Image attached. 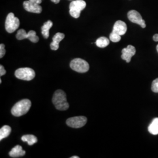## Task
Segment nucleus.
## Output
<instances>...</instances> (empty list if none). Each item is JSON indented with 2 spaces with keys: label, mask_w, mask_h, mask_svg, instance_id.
Returning a JSON list of instances; mask_svg holds the SVG:
<instances>
[{
  "label": "nucleus",
  "mask_w": 158,
  "mask_h": 158,
  "mask_svg": "<svg viewBox=\"0 0 158 158\" xmlns=\"http://www.w3.org/2000/svg\"><path fill=\"white\" fill-rule=\"evenodd\" d=\"M148 131L153 135H158V118H155L153 119L152 123L148 127Z\"/></svg>",
  "instance_id": "dca6fc26"
},
{
  "label": "nucleus",
  "mask_w": 158,
  "mask_h": 158,
  "mask_svg": "<svg viewBox=\"0 0 158 158\" xmlns=\"http://www.w3.org/2000/svg\"><path fill=\"white\" fill-rule=\"evenodd\" d=\"M121 39V35H119L118 34H115L112 32L110 35V40L113 42H118L119 41H120Z\"/></svg>",
  "instance_id": "aec40b11"
},
{
  "label": "nucleus",
  "mask_w": 158,
  "mask_h": 158,
  "mask_svg": "<svg viewBox=\"0 0 158 158\" xmlns=\"http://www.w3.org/2000/svg\"><path fill=\"white\" fill-rule=\"evenodd\" d=\"M23 142H27L29 145L32 146L38 142L37 138L33 135H25L21 138Z\"/></svg>",
  "instance_id": "a211bd4d"
},
{
  "label": "nucleus",
  "mask_w": 158,
  "mask_h": 158,
  "mask_svg": "<svg viewBox=\"0 0 158 158\" xmlns=\"http://www.w3.org/2000/svg\"><path fill=\"white\" fill-rule=\"evenodd\" d=\"M52 102L57 110L64 111L69 107V104L67 102L66 93L62 90H57L53 94Z\"/></svg>",
  "instance_id": "f257e3e1"
},
{
  "label": "nucleus",
  "mask_w": 158,
  "mask_h": 158,
  "mask_svg": "<svg viewBox=\"0 0 158 158\" xmlns=\"http://www.w3.org/2000/svg\"><path fill=\"white\" fill-rule=\"evenodd\" d=\"M136 49L134 46L128 45L122 50L121 58L127 63H130L131 58L135 55Z\"/></svg>",
  "instance_id": "9b49d317"
},
{
  "label": "nucleus",
  "mask_w": 158,
  "mask_h": 158,
  "mask_svg": "<svg viewBox=\"0 0 158 158\" xmlns=\"http://www.w3.org/2000/svg\"><path fill=\"white\" fill-rule=\"evenodd\" d=\"M86 6V2L84 0H74L70 2L69 6V13L72 17L78 18L80 12Z\"/></svg>",
  "instance_id": "7ed1b4c3"
},
{
  "label": "nucleus",
  "mask_w": 158,
  "mask_h": 158,
  "mask_svg": "<svg viewBox=\"0 0 158 158\" xmlns=\"http://www.w3.org/2000/svg\"><path fill=\"white\" fill-rule=\"evenodd\" d=\"M127 31V27L126 23L122 21H117L114 23L113 27V32L118 34L119 35H124Z\"/></svg>",
  "instance_id": "f8f14e48"
},
{
  "label": "nucleus",
  "mask_w": 158,
  "mask_h": 158,
  "mask_svg": "<svg viewBox=\"0 0 158 158\" xmlns=\"http://www.w3.org/2000/svg\"><path fill=\"white\" fill-rule=\"evenodd\" d=\"M15 75L18 79L25 81H30L35 77V72L31 68H19L15 71Z\"/></svg>",
  "instance_id": "423d86ee"
},
{
  "label": "nucleus",
  "mask_w": 158,
  "mask_h": 158,
  "mask_svg": "<svg viewBox=\"0 0 158 158\" xmlns=\"http://www.w3.org/2000/svg\"><path fill=\"white\" fill-rule=\"evenodd\" d=\"M156 50H157V51H158V45L156 46Z\"/></svg>",
  "instance_id": "cd10ccee"
},
{
  "label": "nucleus",
  "mask_w": 158,
  "mask_h": 158,
  "mask_svg": "<svg viewBox=\"0 0 158 158\" xmlns=\"http://www.w3.org/2000/svg\"><path fill=\"white\" fill-rule=\"evenodd\" d=\"M60 0H51V1H52L53 2L55 3V4H58L60 2Z\"/></svg>",
  "instance_id": "a878e982"
},
{
  "label": "nucleus",
  "mask_w": 158,
  "mask_h": 158,
  "mask_svg": "<svg viewBox=\"0 0 158 158\" xmlns=\"http://www.w3.org/2000/svg\"><path fill=\"white\" fill-rule=\"evenodd\" d=\"M6 74V70L2 65L0 66V76H2Z\"/></svg>",
  "instance_id": "5701e85b"
},
{
  "label": "nucleus",
  "mask_w": 158,
  "mask_h": 158,
  "mask_svg": "<svg viewBox=\"0 0 158 158\" xmlns=\"http://www.w3.org/2000/svg\"><path fill=\"white\" fill-rule=\"evenodd\" d=\"M23 6L24 9L27 11L36 14H40L42 11V8L40 4H37L34 3L31 1H25L23 3Z\"/></svg>",
  "instance_id": "9d476101"
},
{
  "label": "nucleus",
  "mask_w": 158,
  "mask_h": 158,
  "mask_svg": "<svg viewBox=\"0 0 158 158\" xmlns=\"http://www.w3.org/2000/svg\"><path fill=\"white\" fill-rule=\"evenodd\" d=\"M6 49H5V45L2 44L0 45V58H2L6 54Z\"/></svg>",
  "instance_id": "4be33fe9"
},
{
  "label": "nucleus",
  "mask_w": 158,
  "mask_h": 158,
  "mask_svg": "<svg viewBox=\"0 0 158 158\" xmlns=\"http://www.w3.org/2000/svg\"><path fill=\"white\" fill-rule=\"evenodd\" d=\"M71 158H79V157L77 156H73L72 157H71Z\"/></svg>",
  "instance_id": "bb28decb"
},
{
  "label": "nucleus",
  "mask_w": 158,
  "mask_h": 158,
  "mask_svg": "<svg viewBox=\"0 0 158 158\" xmlns=\"http://www.w3.org/2000/svg\"><path fill=\"white\" fill-rule=\"evenodd\" d=\"M20 22L17 17H15L14 13L10 12L6 18L5 27L8 33H13L19 28Z\"/></svg>",
  "instance_id": "20e7f679"
},
{
  "label": "nucleus",
  "mask_w": 158,
  "mask_h": 158,
  "mask_svg": "<svg viewBox=\"0 0 158 158\" xmlns=\"http://www.w3.org/2000/svg\"><path fill=\"white\" fill-rule=\"evenodd\" d=\"M153 40L155 42H158V34H155L153 36Z\"/></svg>",
  "instance_id": "393cba45"
},
{
  "label": "nucleus",
  "mask_w": 158,
  "mask_h": 158,
  "mask_svg": "<svg viewBox=\"0 0 158 158\" xmlns=\"http://www.w3.org/2000/svg\"><path fill=\"white\" fill-rule=\"evenodd\" d=\"M53 26V23L49 20L47 22L44 23V25L41 27V30H42V34L43 36L45 38L48 39L49 36V30Z\"/></svg>",
  "instance_id": "2eb2a0df"
},
{
  "label": "nucleus",
  "mask_w": 158,
  "mask_h": 158,
  "mask_svg": "<svg viewBox=\"0 0 158 158\" xmlns=\"http://www.w3.org/2000/svg\"><path fill=\"white\" fill-rule=\"evenodd\" d=\"M64 38V34L58 32L54 35L52 40L53 41L51 43L50 46L51 49L53 51H56L59 48V43Z\"/></svg>",
  "instance_id": "ddd939ff"
},
{
  "label": "nucleus",
  "mask_w": 158,
  "mask_h": 158,
  "mask_svg": "<svg viewBox=\"0 0 158 158\" xmlns=\"http://www.w3.org/2000/svg\"><path fill=\"white\" fill-rule=\"evenodd\" d=\"M18 40H23L28 39L33 43H37L39 41V37L36 35V32L34 31H30L27 34L23 29H19L16 35Z\"/></svg>",
  "instance_id": "0eeeda50"
},
{
  "label": "nucleus",
  "mask_w": 158,
  "mask_h": 158,
  "mask_svg": "<svg viewBox=\"0 0 158 158\" xmlns=\"http://www.w3.org/2000/svg\"><path fill=\"white\" fill-rule=\"evenodd\" d=\"M31 107V102L23 99L17 102L12 108V114L15 117H21L28 113Z\"/></svg>",
  "instance_id": "f03ea898"
},
{
  "label": "nucleus",
  "mask_w": 158,
  "mask_h": 158,
  "mask_svg": "<svg viewBox=\"0 0 158 158\" xmlns=\"http://www.w3.org/2000/svg\"><path fill=\"white\" fill-rule=\"evenodd\" d=\"M87 119L85 116H78L69 118L66 121L69 127L73 128H80L86 124Z\"/></svg>",
  "instance_id": "6e6552de"
},
{
  "label": "nucleus",
  "mask_w": 158,
  "mask_h": 158,
  "mask_svg": "<svg viewBox=\"0 0 158 158\" xmlns=\"http://www.w3.org/2000/svg\"><path fill=\"white\" fill-rule=\"evenodd\" d=\"M110 44V40L106 37H100L96 40V44L98 48H104Z\"/></svg>",
  "instance_id": "6ab92c4d"
},
{
  "label": "nucleus",
  "mask_w": 158,
  "mask_h": 158,
  "mask_svg": "<svg viewBox=\"0 0 158 158\" xmlns=\"http://www.w3.org/2000/svg\"><path fill=\"white\" fill-rule=\"evenodd\" d=\"M29 1L37 4H40L42 2V0H29Z\"/></svg>",
  "instance_id": "b1692460"
},
{
  "label": "nucleus",
  "mask_w": 158,
  "mask_h": 158,
  "mask_svg": "<svg viewBox=\"0 0 158 158\" xmlns=\"http://www.w3.org/2000/svg\"><path fill=\"white\" fill-rule=\"evenodd\" d=\"M70 66L72 70L78 73H85L89 70V64L85 60L80 59L76 58L71 61Z\"/></svg>",
  "instance_id": "39448f33"
},
{
  "label": "nucleus",
  "mask_w": 158,
  "mask_h": 158,
  "mask_svg": "<svg viewBox=\"0 0 158 158\" xmlns=\"http://www.w3.org/2000/svg\"><path fill=\"white\" fill-rule=\"evenodd\" d=\"M128 18L131 22L139 25L142 28L146 27L145 21L142 19L141 14L135 10H131L128 12Z\"/></svg>",
  "instance_id": "1a4fd4ad"
},
{
  "label": "nucleus",
  "mask_w": 158,
  "mask_h": 158,
  "mask_svg": "<svg viewBox=\"0 0 158 158\" xmlns=\"http://www.w3.org/2000/svg\"><path fill=\"white\" fill-rule=\"evenodd\" d=\"M1 82H2V81H1V79H0V83H1Z\"/></svg>",
  "instance_id": "c85d7f7f"
},
{
  "label": "nucleus",
  "mask_w": 158,
  "mask_h": 158,
  "mask_svg": "<svg viewBox=\"0 0 158 158\" xmlns=\"http://www.w3.org/2000/svg\"><path fill=\"white\" fill-rule=\"evenodd\" d=\"M25 151L23 149V148L20 145H16L14 147L11 151L9 152V155L12 158H19L25 155Z\"/></svg>",
  "instance_id": "4468645a"
},
{
  "label": "nucleus",
  "mask_w": 158,
  "mask_h": 158,
  "mask_svg": "<svg viewBox=\"0 0 158 158\" xmlns=\"http://www.w3.org/2000/svg\"><path fill=\"white\" fill-rule=\"evenodd\" d=\"M11 132V128L8 125H4L0 129V140L2 141L10 135Z\"/></svg>",
  "instance_id": "f3484780"
},
{
  "label": "nucleus",
  "mask_w": 158,
  "mask_h": 158,
  "mask_svg": "<svg viewBox=\"0 0 158 158\" xmlns=\"http://www.w3.org/2000/svg\"><path fill=\"white\" fill-rule=\"evenodd\" d=\"M151 89L153 92L154 93H158V78L154 80L152 83V87Z\"/></svg>",
  "instance_id": "412c9836"
}]
</instances>
